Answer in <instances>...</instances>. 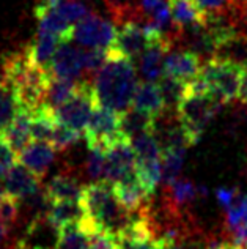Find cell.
I'll return each instance as SVG.
<instances>
[{"label": "cell", "mask_w": 247, "mask_h": 249, "mask_svg": "<svg viewBox=\"0 0 247 249\" xmlns=\"http://www.w3.org/2000/svg\"><path fill=\"white\" fill-rule=\"evenodd\" d=\"M137 85V74L131 58L107 52L106 63L98 70L93 79L98 104L118 114L125 112L132 106Z\"/></svg>", "instance_id": "obj_1"}, {"label": "cell", "mask_w": 247, "mask_h": 249, "mask_svg": "<svg viewBox=\"0 0 247 249\" xmlns=\"http://www.w3.org/2000/svg\"><path fill=\"white\" fill-rule=\"evenodd\" d=\"M81 202L96 229L106 231L115 237L131 222L134 214V212H129L120 204L114 186L107 181H92L90 185H85Z\"/></svg>", "instance_id": "obj_2"}, {"label": "cell", "mask_w": 247, "mask_h": 249, "mask_svg": "<svg viewBox=\"0 0 247 249\" xmlns=\"http://www.w3.org/2000/svg\"><path fill=\"white\" fill-rule=\"evenodd\" d=\"M243 74L244 65L213 55L201 63L198 76L206 84L208 90L225 104L238 100Z\"/></svg>", "instance_id": "obj_3"}, {"label": "cell", "mask_w": 247, "mask_h": 249, "mask_svg": "<svg viewBox=\"0 0 247 249\" xmlns=\"http://www.w3.org/2000/svg\"><path fill=\"white\" fill-rule=\"evenodd\" d=\"M222 101L213 93H189L186 91L177 109V115L183 124L191 145L197 143L211 120L222 107Z\"/></svg>", "instance_id": "obj_4"}, {"label": "cell", "mask_w": 247, "mask_h": 249, "mask_svg": "<svg viewBox=\"0 0 247 249\" xmlns=\"http://www.w3.org/2000/svg\"><path fill=\"white\" fill-rule=\"evenodd\" d=\"M96 106H98V101L95 96L93 84L88 81H79V87L74 91V95L60 107H57L54 114L58 123L83 133Z\"/></svg>", "instance_id": "obj_5"}, {"label": "cell", "mask_w": 247, "mask_h": 249, "mask_svg": "<svg viewBox=\"0 0 247 249\" xmlns=\"http://www.w3.org/2000/svg\"><path fill=\"white\" fill-rule=\"evenodd\" d=\"M115 25L96 15H87L74 25L73 41L82 48H99L109 49L116 36Z\"/></svg>", "instance_id": "obj_6"}, {"label": "cell", "mask_w": 247, "mask_h": 249, "mask_svg": "<svg viewBox=\"0 0 247 249\" xmlns=\"http://www.w3.org/2000/svg\"><path fill=\"white\" fill-rule=\"evenodd\" d=\"M107 156V178L110 185L121 181L129 175L137 174V161L132 148L131 141L123 134L116 136L115 139L106 147Z\"/></svg>", "instance_id": "obj_7"}, {"label": "cell", "mask_w": 247, "mask_h": 249, "mask_svg": "<svg viewBox=\"0 0 247 249\" xmlns=\"http://www.w3.org/2000/svg\"><path fill=\"white\" fill-rule=\"evenodd\" d=\"M87 147L104 148L112 142L116 136H120V114L115 110L104 107L101 104L95 107L90 122L85 128Z\"/></svg>", "instance_id": "obj_8"}, {"label": "cell", "mask_w": 247, "mask_h": 249, "mask_svg": "<svg viewBox=\"0 0 247 249\" xmlns=\"http://www.w3.org/2000/svg\"><path fill=\"white\" fill-rule=\"evenodd\" d=\"M149 44H151V40L147 35L145 25L128 21L116 30V36L107 52L131 58L134 62L140 58V55L148 49Z\"/></svg>", "instance_id": "obj_9"}, {"label": "cell", "mask_w": 247, "mask_h": 249, "mask_svg": "<svg viewBox=\"0 0 247 249\" xmlns=\"http://www.w3.org/2000/svg\"><path fill=\"white\" fill-rule=\"evenodd\" d=\"M71 41H63L55 52L54 58L49 65L52 76L63 77V79L79 81L81 76L85 73L83 68V51L82 46H73Z\"/></svg>", "instance_id": "obj_10"}, {"label": "cell", "mask_w": 247, "mask_h": 249, "mask_svg": "<svg viewBox=\"0 0 247 249\" xmlns=\"http://www.w3.org/2000/svg\"><path fill=\"white\" fill-rule=\"evenodd\" d=\"M60 227L49 219L48 214H40L32 218L30 224L25 227L24 237L19 240L27 249H55Z\"/></svg>", "instance_id": "obj_11"}, {"label": "cell", "mask_w": 247, "mask_h": 249, "mask_svg": "<svg viewBox=\"0 0 247 249\" xmlns=\"http://www.w3.org/2000/svg\"><path fill=\"white\" fill-rule=\"evenodd\" d=\"M201 57L198 52L184 49V51H175L165 55L164 62V73L180 79L186 84H189L200 74L201 70Z\"/></svg>", "instance_id": "obj_12"}, {"label": "cell", "mask_w": 247, "mask_h": 249, "mask_svg": "<svg viewBox=\"0 0 247 249\" xmlns=\"http://www.w3.org/2000/svg\"><path fill=\"white\" fill-rule=\"evenodd\" d=\"M3 188L6 194L22 200L41 188V178L19 161L3 177Z\"/></svg>", "instance_id": "obj_13"}, {"label": "cell", "mask_w": 247, "mask_h": 249, "mask_svg": "<svg viewBox=\"0 0 247 249\" xmlns=\"http://www.w3.org/2000/svg\"><path fill=\"white\" fill-rule=\"evenodd\" d=\"M83 186L79 177L76 175L74 170L65 169L62 172H58L49 180V183L44 186L48 197L50 202L58 200H82Z\"/></svg>", "instance_id": "obj_14"}, {"label": "cell", "mask_w": 247, "mask_h": 249, "mask_svg": "<svg viewBox=\"0 0 247 249\" xmlns=\"http://www.w3.org/2000/svg\"><path fill=\"white\" fill-rule=\"evenodd\" d=\"M57 150L50 142L32 141L19 152V161L27 166L32 172L43 178L55 160Z\"/></svg>", "instance_id": "obj_15"}, {"label": "cell", "mask_w": 247, "mask_h": 249, "mask_svg": "<svg viewBox=\"0 0 247 249\" xmlns=\"http://www.w3.org/2000/svg\"><path fill=\"white\" fill-rule=\"evenodd\" d=\"M172 49V40L156 41L139 58V71L144 81L158 82L164 76V62L168 51Z\"/></svg>", "instance_id": "obj_16"}, {"label": "cell", "mask_w": 247, "mask_h": 249, "mask_svg": "<svg viewBox=\"0 0 247 249\" xmlns=\"http://www.w3.org/2000/svg\"><path fill=\"white\" fill-rule=\"evenodd\" d=\"M114 191L120 204L129 212H135V210L147 207L148 199L151 197V194L148 193V189L142 183L137 174L129 175L121 181L115 183Z\"/></svg>", "instance_id": "obj_17"}, {"label": "cell", "mask_w": 247, "mask_h": 249, "mask_svg": "<svg viewBox=\"0 0 247 249\" xmlns=\"http://www.w3.org/2000/svg\"><path fill=\"white\" fill-rule=\"evenodd\" d=\"M201 194H206L205 188L196 186L191 180L177 178L170 185H165V204L170 205L178 213H183L189 208Z\"/></svg>", "instance_id": "obj_18"}, {"label": "cell", "mask_w": 247, "mask_h": 249, "mask_svg": "<svg viewBox=\"0 0 247 249\" xmlns=\"http://www.w3.org/2000/svg\"><path fill=\"white\" fill-rule=\"evenodd\" d=\"M172 22L180 30H194L205 27V16L192 0H168Z\"/></svg>", "instance_id": "obj_19"}, {"label": "cell", "mask_w": 247, "mask_h": 249, "mask_svg": "<svg viewBox=\"0 0 247 249\" xmlns=\"http://www.w3.org/2000/svg\"><path fill=\"white\" fill-rule=\"evenodd\" d=\"M62 43H63V40L62 38H58L57 35L38 30L36 38L29 44V48L25 51H27L30 60L35 65L49 70V65L52 62V58H54L58 46H60Z\"/></svg>", "instance_id": "obj_20"}, {"label": "cell", "mask_w": 247, "mask_h": 249, "mask_svg": "<svg viewBox=\"0 0 247 249\" xmlns=\"http://www.w3.org/2000/svg\"><path fill=\"white\" fill-rule=\"evenodd\" d=\"M32 117H33V110L21 107L15 120L11 122L3 134L6 142L10 143L16 153L21 152L32 139Z\"/></svg>", "instance_id": "obj_21"}, {"label": "cell", "mask_w": 247, "mask_h": 249, "mask_svg": "<svg viewBox=\"0 0 247 249\" xmlns=\"http://www.w3.org/2000/svg\"><path fill=\"white\" fill-rule=\"evenodd\" d=\"M49 219L58 227L79 224L87 218V212L81 200H58L50 202L48 210Z\"/></svg>", "instance_id": "obj_22"}, {"label": "cell", "mask_w": 247, "mask_h": 249, "mask_svg": "<svg viewBox=\"0 0 247 249\" xmlns=\"http://www.w3.org/2000/svg\"><path fill=\"white\" fill-rule=\"evenodd\" d=\"M154 117L156 115L147 112V110L131 106L128 110L120 114V133L128 139H132L142 133L153 131Z\"/></svg>", "instance_id": "obj_23"}, {"label": "cell", "mask_w": 247, "mask_h": 249, "mask_svg": "<svg viewBox=\"0 0 247 249\" xmlns=\"http://www.w3.org/2000/svg\"><path fill=\"white\" fill-rule=\"evenodd\" d=\"M132 106L142 110H147V112L153 115H159L161 112H164L165 104L161 93L159 84L149 81L140 82L137 85V90H135Z\"/></svg>", "instance_id": "obj_24"}, {"label": "cell", "mask_w": 247, "mask_h": 249, "mask_svg": "<svg viewBox=\"0 0 247 249\" xmlns=\"http://www.w3.org/2000/svg\"><path fill=\"white\" fill-rule=\"evenodd\" d=\"M79 87V81L63 79V77L52 76L46 89V96H44V106L55 110L60 107L63 103H66L74 91Z\"/></svg>", "instance_id": "obj_25"}, {"label": "cell", "mask_w": 247, "mask_h": 249, "mask_svg": "<svg viewBox=\"0 0 247 249\" xmlns=\"http://www.w3.org/2000/svg\"><path fill=\"white\" fill-rule=\"evenodd\" d=\"M19 109H21V103H19L16 89L10 82L2 79L0 81V136L5 134L6 128L15 120Z\"/></svg>", "instance_id": "obj_26"}, {"label": "cell", "mask_w": 247, "mask_h": 249, "mask_svg": "<svg viewBox=\"0 0 247 249\" xmlns=\"http://www.w3.org/2000/svg\"><path fill=\"white\" fill-rule=\"evenodd\" d=\"M57 123L58 122L52 109L41 106L40 109L33 110V117H32V139L50 142Z\"/></svg>", "instance_id": "obj_27"}, {"label": "cell", "mask_w": 247, "mask_h": 249, "mask_svg": "<svg viewBox=\"0 0 247 249\" xmlns=\"http://www.w3.org/2000/svg\"><path fill=\"white\" fill-rule=\"evenodd\" d=\"M186 152V147H168L162 150V183L164 186L180 178Z\"/></svg>", "instance_id": "obj_28"}, {"label": "cell", "mask_w": 247, "mask_h": 249, "mask_svg": "<svg viewBox=\"0 0 247 249\" xmlns=\"http://www.w3.org/2000/svg\"><path fill=\"white\" fill-rule=\"evenodd\" d=\"M158 84H159L162 98H164L165 110L177 114V109L180 106V103H181V100H183L184 95H186L187 84L183 82V81H180V79H175V77L168 76L165 73L158 81Z\"/></svg>", "instance_id": "obj_29"}, {"label": "cell", "mask_w": 247, "mask_h": 249, "mask_svg": "<svg viewBox=\"0 0 247 249\" xmlns=\"http://www.w3.org/2000/svg\"><path fill=\"white\" fill-rule=\"evenodd\" d=\"M55 249H90V235L81 224H69L60 229Z\"/></svg>", "instance_id": "obj_30"}, {"label": "cell", "mask_w": 247, "mask_h": 249, "mask_svg": "<svg viewBox=\"0 0 247 249\" xmlns=\"http://www.w3.org/2000/svg\"><path fill=\"white\" fill-rule=\"evenodd\" d=\"M247 224V194L236 191L233 202L225 208V229L229 233Z\"/></svg>", "instance_id": "obj_31"}, {"label": "cell", "mask_w": 247, "mask_h": 249, "mask_svg": "<svg viewBox=\"0 0 247 249\" xmlns=\"http://www.w3.org/2000/svg\"><path fill=\"white\" fill-rule=\"evenodd\" d=\"M85 172L88 178L99 183L107 178V156L106 150L98 147H88V155L85 160Z\"/></svg>", "instance_id": "obj_32"}, {"label": "cell", "mask_w": 247, "mask_h": 249, "mask_svg": "<svg viewBox=\"0 0 247 249\" xmlns=\"http://www.w3.org/2000/svg\"><path fill=\"white\" fill-rule=\"evenodd\" d=\"M54 8L60 15L65 21L69 24H77L82 18L90 15V10L85 3H82L81 0H54Z\"/></svg>", "instance_id": "obj_33"}, {"label": "cell", "mask_w": 247, "mask_h": 249, "mask_svg": "<svg viewBox=\"0 0 247 249\" xmlns=\"http://www.w3.org/2000/svg\"><path fill=\"white\" fill-rule=\"evenodd\" d=\"M192 2L196 3L200 13L205 16V21L208 18L231 15L233 6H235V0H192Z\"/></svg>", "instance_id": "obj_34"}, {"label": "cell", "mask_w": 247, "mask_h": 249, "mask_svg": "<svg viewBox=\"0 0 247 249\" xmlns=\"http://www.w3.org/2000/svg\"><path fill=\"white\" fill-rule=\"evenodd\" d=\"M19 205H21L19 199L13 197V196L6 193L0 199V222L5 226L6 232L11 231L16 226V222L19 219Z\"/></svg>", "instance_id": "obj_35"}, {"label": "cell", "mask_w": 247, "mask_h": 249, "mask_svg": "<svg viewBox=\"0 0 247 249\" xmlns=\"http://www.w3.org/2000/svg\"><path fill=\"white\" fill-rule=\"evenodd\" d=\"M79 137H81L79 131L65 126L62 123H57L50 143L55 147L57 152H65V150H68L71 145H74V143L79 141Z\"/></svg>", "instance_id": "obj_36"}, {"label": "cell", "mask_w": 247, "mask_h": 249, "mask_svg": "<svg viewBox=\"0 0 247 249\" xmlns=\"http://www.w3.org/2000/svg\"><path fill=\"white\" fill-rule=\"evenodd\" d=\"M16 162V152L13 150L3 136H0V180L8 174V170L15 166Z\"/></svg>", "instance_id": "obj_37"}, {"label": "cell", "mask_w": 247, "mask_h": 249, "mask_svg": "<svg viewBox=\"0 0 247 249\" xmlns=\"http://www.w3.org/2000/svg\"><path fill=\"white\" fill-rule=\"evenodd\" d=\"M90 249H120L116 237L106 231H96L90 235Z\"/></svg>", "instance_id": "obj_38"}, {"label": "cell", "mask_w": 247, "mask_h": 249, "mask_svg": "<svg viewBox=\"0 0 247 249\" xmlns=\"http://www.w3.org/2000/svg\"><path fill=\"white\" fill-rule=\"evenodd\" d=\"M120 249H161L162 241L159 238H148L140 241H131V243H118Z\"/></svg>", "instance_id": "obj_39"}, {"label": "cell", "mask_w": 247, "mask_h": 249, "mask_svg": "<svg viewBox=\"0 0 247 249\" xmlns=\"http://www.w3.org/2000/svg\"><path fill=\"white\" fill-rule=\"evenodd\" d=\"M236 191H238L236 188H219L216 191V199L219 202V205L225 210L233 202V199H235Z\"/></svg>", "instance_id": "obj_40"}, {"label": "cell", "mask_w": 247, "mask_h": 249, "mask_svg": "<svg viewBox=\"0 0 247 249\" xmlns=\"http://www.w3.org/2000/svg\"><path fill=\"white\" fill-rule=\"evenodd\" d=\"M238 101H241L247 104V62L244 63V74H243V84H241V90H239V96Z\"/></svg>", "instance_id": "obj_41"}, {"label": "cell", "mask_w": 247, "mask_h": 249, "mask_svg": "<svg viewBox=\"0 0 247 249\" xmlns=\"http://www.w3.org/2000/svg\"><path fill=\"white\" fill-rule=\"evenodd\" d=\"M159 240L162 241L161 249H184L183 245H181V241H170V240H162V238Z\"/></svg>", "instance_id": "obj_42"}, {"label": "cell", "mask_w": 247, "mask_h": 249, "mask_svg": "<svg viewBox=\"0 0 247 249\" xmlns=\"http://www.w3.org/2000/svg\"><path fill=\"white\" fill-rule=\"evenodd\" d=\"M220 249H247V246L233 243V241H224V245L220 246Z\"/></svg>", "instance_id": "obj_43"}, {"label": "cell", "mask_w": 247, "mask_h": 249, "mask_svg": "<svg viewBox=\"0 0 247 249\" xmlns=\"http://www.w3.org/2000/svg\"><path fill=\"white\" fill-rule=\"evenodd\" d=\"M5 233H6V229H5V226L0 222V245H2V241H3V238H5Z\"/></svg>", "instance_id": "obj_44"}, {"label": "cell", "mask_w": 247, "mask_h": 249, "mask_svg": "<svg viewBox=\"0 0 247 249\" xmlns=\"http://www.w3.org/2000/svg\"><path fill=\"white\" fill-rule=\"evenodd\" d=\"M8 249H25V248L22 246V243H21V241H19V240H17V241H16V243H15V245H13L11 248H8Z\"/></svg>", "instance_id": "obj_45"}, {"label": "cell", "mask_w": 247, "mask_h": 249, "mask_svg": "<svg viewBox=\"0 0 247 249\" xmlns=\"http://www.w3.org/2000/svg\"><path fill=\"white\" fill-rule=\"evenodd\" d=\"M236 2H243V3H247V0H236Z\"/></svg>", "instance_id": "obj_46"}, {"label": "cell", "mask_w": 247, "mask_h": 249, "mask_svg": "<svg viewBox=\"0 0 247 249\" xmlns=\"http://www.w3.org/2000/svg\"><path fill=\"white\" fill-rule=\"evenodd\" d=\"M50 2H54V0H50Z\"/></svg>", "instance_id": "obj_47"}, {"label": "cell", "mask_w": 247, "mask_h": 249, "mask_svg": "<svg viewBox=\"0 0 247 249\" xmlns=\"http://www.w3.org/2000/svg\"><path fill=\"white\" fill-rule=\"evenodd\" d=\"M22 246H24V245H22ZM25 249H27V248H25Z\"/></svg>", "instance_id": "obj_48"}]
</instances>
